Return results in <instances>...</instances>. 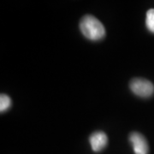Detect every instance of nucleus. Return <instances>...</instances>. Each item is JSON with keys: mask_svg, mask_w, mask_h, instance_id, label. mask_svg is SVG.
I'll return each instance as SVG.
<instances>
[{"mask_svg": "<svg viewBox=\"0 0 154 154\" xmlns=\"http://www.w3.org/2000/svg\"><path fill=\"white\" fill-rule=\"evenodd\" d=\"M80 29L83 35L91 40H99L105 35V28L102 22L91 15H86L82 18Z\"/></svg>", "mask_w": 154, "mask_h": 154, "instance_id": "1", "label": "nucleus"}, {"mask_svg": "<svg viewBox=\"0 0 154 154\" xmlns=\"http://www.w3.org/2000/svg\"><path fill=\"white\" fill-rule=\"evenodd\" d=\"M129 88L134 94L141 98H150L154 94V85L148 80L134 78L129 83Z\"/></svg>", "mask_w": 154, "mask_h": 154, "instance_id": "2", "label": "nucleus"}, {"mask_svg": "<svg viewBox=\"0 0 154 154\" xmlns=\"http://www.w3.org/2000/svg\"><path fill=\"white\" fill-rule=\"evenodd\" d=\"M129 141L132 144L135 154H148L149 146L147 140L141 134L133 132L129 135Z\"/></svg>", "mask_w": 154, "mask_h": 154, "instance_id": "3", "label": "nucleus"}, {"mask_svg": "<svg viewBox=\"0 0 154 154\" xmlns=\"http://www.w3.org/2000/svg\"><path fill=\"white\" fill-rule=\"evenodd\" d=\"M89 141H90L93 151L98 152L101 150H103L107 146L108 137L105 133L102 131H97V132L93 133L90 135Z\"/></svg>", "mask_w": 154, "mask_h": 154, "instance_id": "4", "label": "nucleus"}, {"mask_svg": "<svg viewBox=\"0 0 154 154\" xmlns=\"http://www.w3.org/2000/svg\"><path fill=\"white\" fill-rule=\"evenodd\" d=\"M146 25L149 31L154 33V9H150L146 12Z\"/></svg>", "mask_w": 154, "mask_h": 154, "instance_id": "5", "label": "nucleus"}, {"mask_svg": "<svg viewBox=\"0 0 154 154\" xmlns=\"http://www.w3.org/2000/svg\"><path fill=\"white\" fill-rule=\"evenodd\" d=\"M11 106V99L6 94H2L0 95V111L4 112Z\"/></svg>", "mask_w": 154, "mask_h": 154, "instance_id": "6", "label": "nucleus"}]
</instances>
